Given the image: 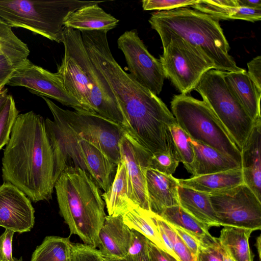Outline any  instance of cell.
Here are the masks:
<instances>
[{
  "mask_svg": "<svg viewBox=\"0 0 261 261\" xmlns=\"http://www.w3.org/2000/svg\"><path fill=\"white\" fill-rule=\"evenodd\" d=\"M53 150L44 120L33 111L18 114L2 159V177L37 202L51 198L56 181Z\"/></svg>",
  "mask_w": 261,
  "mask_h": 261,
  "instance_id": "1",
  "label": "cell"
},
{
  "mask_svg": "<svg viewBox=\"0 0 261 261\" xmlns=\"http://www.w3.org/2000/svg\"><path fill=\"white\" fill-rule=\"evenodd\" d=\"M106 31L81 32L87 55L102 73L116 96L124 114V131L134 138L144 140L158 134L171 116L165 103L127 73L114 59Z\"/></svg>",
  "mask_w": 261,
  "mask_h": 261,
  "instance_id": "2",
  "label": "cell"
},
{
  "mask_svg": "<svg viewBox=\"0 0 261 261\" xmlns=\"http://www.w3.org/2000/svg\"><path fill=\"white\" fill-rule=\"evenodd\" d=\"M219 20L188 7L155 12L148 21L159 35L162 43L178 36L199 47L214 62L215 69L243 72L229 54V45Z\"/></svg>",
  "mask_w": 261,
  "mask_h": 261,
  "instance_id": "3",
  "label": "cell"
},
{
  "mask_svg": "<svg viewBox=\"0 0 261 261\" xmlns=\"http://www.w3.org/2000/svg\"><path fill=\"white\" fill-rule=\"evenodd\" d=\"M54 188L60 214L70 235H77L85 244L97 248L107 216L98 187L85 171L71 167L61 173Z\"/></svg>",
  "mask_w": 261,
  "mask_h": 261,
  "instance_id": "4",
  "label": "cell"
},
{
  "mask_svg": "<svg viewBox=\"0 0 261 261\" xmlns=\"http://www.w3.org/2000/svg\"><path fill=\"white\" fill-rule=\"evenodd\" d=\"M42 98L54 118L44 120L47 132L90 142L117 165L120 160V143L124 133L120 125L94 113L63 109L48 98Z\"/></svg>",
  "mask_w": 261,
  "mask_h": 261,
  "instance_id": "5",
  "label": "cell"
},
{
  "mask_svg": "<svg viewBox=\"0 0 261 261\" xmlns=\"http://www.w3.org/2000/svg\"><path fill=\"white\" fill-rule=\"evenodd\" d=\"M103 1L0 0V18L11 28H22L51 41L62 42L64 22L77 9Z\"/></svg>",
  "mask_w": 261,
  "mask_h": 261,
  "instance_id": "6",
  "label": "cell"
},
{
  "mask_svg": "<svg viewBox=\"0 0 261 261\" xmlns=\"http://www.w3.org/2000/svg\"><path fill=\"white\" fill-rule=\"evenodd\" d=\"M171 108L177 124L192 140L215 148L241 165V151L205 101L180 94L173 97Z\"/></svg>",
  "mask_w": 261,
  "mask_h": 261,
  "instance_id": "7",
  "label": "cell"
},
{
  "mask_svg": "<svg viewBox=\"0 0 261 261\" xmlns=\"http://www.w3.org/2000/svg\"><path fill=\"white\" fill-rule=\"evenodd\" d=\"M46 132L55 159V180L68 167L85 171L99 188L106 192L112 182L117 165L98 147L85 140H74Z\"/></svg>",
  "mask_w": 261,
  "mask_h": 261,
  "instance_id": "8",
  "label": "cell"
},
{
  "mask_svg": "<svg viewBox=\"0 0 261 261\" xmlns=\"http://www.w3.org/2000/svg\"><path fill=\"white\" fill-rule=\"evenodd\" d=\"M195 90L208 105L241 151L254 121L228 88L223 71L208 70Z\"/></svg>",
  "mask_w": 261,
  "mask_h": 261,
  "instance_id": "9",
  "label": "cell"
},
{
  "mask_svg": "<svg viewBox=\"0 0 261 261\" xmlns=\"http://www.w3.org/2000/svg\"><path fill=\"white\" fill-rule=\"evenodd\" d=\"M161 62L166 78L169 79L182 94L195 90L203 75L214 69V62L198 46L178 36L162 43Z\"/></svg>",
  "mask_w": 261,
  "mask_h": 261,
  "instance_id": "10",
  "label": "cell"
},
{
  "mask_svg": "<svg viewBox=\"0 0 261 261\" xmlns=\"http://www.w3.org/2000/svg\"><path fill=\"white\" fill-rule=\"evenodd\" d=\"M64 55L58 68L67 92L76 99L83 111L92 113L90 102L91 83L88 74L90 59L80 31L65 28L62 42Z\"/></svg>",
  "mask_w": 261,
  "mask_h": 261,
  "instance_id": "11",
  "label": "cell"
},
{
  "mask_svg": "<svg viewBox=\"0 0 261 261\" xmlns=\"http://www.w3.org/2000/svg\"><path fill=\"white\" fill-rule=\"evenodd\" d=\"M208 194L220 226L261 229V200L245 184Z\"/></svg>",
  "mask_w": 261,
  "mask_h": 261,
  "instance_id": "12",
  "label": "cell"
},
{
  "mask_svg": "<svg viewBox=\"0 0 261 261\" xmlns=\"http://www.w3.org/2000/svg\"><path fill=\"white\" fill-rule=\"evenodd\" d=\"M117 45L132 78L156 95L160 94L166 78L162 64L150 54L137 32L125 31L118 38Z\"/></svg>",
  "mask_w": 261,
  "mask_h": 261,
  "instance_id": "13",
  "label": "cell"
},
{
  "mask_svg": "<svg viewBox=\"0 0 261 261\" xmlns=\"http://www.w3.org/2000/svg\"><path fill=\"white\" fill-rule=\"evenodd\" d=\"M6 85L24 87L33 94L54 99L75 111H83L80 103L65 90L57 72L35 65L29 59L14 70Z\"/></svg>",
  "mask_w": 261,
  "mask_h": 261,
  "instance_id": "14",
  "label": "cell"
},
{
  "mask_svg": "<svg viewBox=\"0 0 261 261\" xmlns=\"http://www.w3.org/2000/svg\"><path fill=\"white\" fill-rule=\"evenodd\" d=\"M30 199L9 182L0 186V226L14 232L30 231L35 223Z\"/></svg>",
  "mask_w": 261,
  "mask_h": 261,
  "instance_id": "15",
  "label": "cell"
},
{
  "mask_svg": "<svg viewBox=\"0 0 261 261\" xmlns=\"http://www.w3.org/2000/svg\"><path fill=\"white\" fill-rule=\"evenodd\" d=\"M120 159L125 163L137 204L149 210L146 189V173L151 153L124 132L120 143Z\"/></svg>",
  "mask_w": 261,
  "mask_h": 261,
  "instance_id": "16",
  "label": "cell"
},
{
  "mask_svg": "<svg viewBox=\"0 0 261 261\" xmlns=\"http://www.w3.org/2000/svg\"><path fill=\"white\" fill-rule=\"evenodd\" d=\"M261 117L254 120L241 150L244 184L261 200Z\"/></svg>",
  "mask_w": 261,
  "mask_h": 261,
  "instance_id": "17",
  "label": "cell"
},
{
  "mask_svg": "<svg viewBox=\"0 0 261 261\" xmlns=\"http://www.w3.org/2000/svg\"><path fill=\"white\" fill-rule=\"evenodd\" d=\"M132 242V229L124 222L122 215L106 216L99 233L97 248L104 257L123 259Z\"/></svg>",
  "mask_w": 261,
  "mask_h": 261,
  "instance_id": "18",
  "label": "cell"
},
{
  "mask_svg": "<svg viewBox=\"0 0 261 261\" xmlns=\"http://www.w3.org/2000/svg\"><path fill=\"white\" fill-rule=\"evenodd\" d=\"M146 189L149 210L160 216L167 207L179 205L178 179L148 168Z\"/></svg>",
  "mask_w": 261,
  "mask_h": 261,
  "instance_id": "19",
  "label": "cell"
},
{
  "mask_svg": "<svg viewBox=\"0 0 261 261\" xmlns=\"http://www.w3.org/2000/svg\"><path fill=\"white\" fill-rule=\"evenodd\" d=\"M109 216L123 215L138 206L124 161L120 159L114 178L109 189L102 195Z\"/></svg>",
  "mask_w": 261,
  "mask_h": 261,
  "instance_id": "20",
  "label": "cell"
},
{
  "mask_svg": "<svg viewBox=\"0 0 261 261\" xmlns=\"http://www.w3.org/2000/svg\"><path fill=\"white\" fill-rule=\"evenodd\" d=\"M119 20L94 4L82 7L70 13L66 18L65 28L84 31L108 32L114 29Z\"/></svg>",
  "mask_w": 261,
  "mask_h": 261,
  "instance_id": "21",
  "label": "cell"
},
{
  "mask_svg": "<svg viewBox=\"0 0 261 261\" xmlns=\"http://www.w3.org/2000/svg\"><path fill=\"white\" fill-rule=\"evenodd\" d=\"M194 154L192 177L240 168L232 158L200 142L190 139Z\"/></svg>",
  "mask_w": 261,
  "mask_h": 261,
  "instance_id": "22",
  "label": "cell"
},
{
  "mask_svg": "<svg viewBox=\"0 0 261 261\" xmlns=\"http://www.w3.org/2000/svg\"><path fill=\"white\" fill-rule=\"evenodd\" d=\"M223 75L228 88L251 119L254 121L257 118L260 117L261 91L258 90L251 80L247 71H223Z\"/></svg>",
  "mask_w": 261,
  "mask_h": 261,
  "instance_id": "23",
  "label": "cell"
},
{
  "mask_svg": "<svg viewBox=\"0 0 261 261\" xmlns=\"http://www.w3.org/2000/svg\"><path fill=\"white\" fill-rule=\"evenodd\" d=\"M179 205L197 220L211 227L220 226L208 193L179 186Z\"/></svg>",
  "mask_w": 261,
  "mask_h": 261,
  "instance_id": "24",
  "label": "cell"
},
{
  "mask_svg": "<svg viewBox=\"0 0 261 261\" xmlns=\"http://www.w3.org/2000/svg\"><path fill=\"white\" fill-rule=\"evenodd\" d=\"M178 180L181 186L208 194L244 184L241 168Z\"/></svg>",
  "mask_w": 261,
  "mask_h": 261,
  "instance_id": "25",
  "label": "cell"
},
{
  "mask_svg": "<svg viewBox=\"0 0 261 261\" xmlns=\"http://www.w3.org/2000/svg\"><path fill=\"white\" fill-rule=\"evenodd\" d=\"M253 231L243 227L223 226L218 239L234 261H254L249 245Z\"/></svg>",
  "mask_w": 261,
  "mask_h": 261,
  "instance_id": "26",
  "label": "cell"
},
{
  "mask_svg": "<svg viewBox=\"0 0 261 261\" xmlns=\"http://www.w3.org/2000/svg\"><path fill=\"white\" fill-rule=\"evenodd\" d=\"M122 217L124 223L130 229L141 233L158 248L166 252L153 213L138 206L125 213Z\"/></svg>",
  "mask_w": 261,
  "mask_h": 261,
  "instance_id": "27",
  "label": "cell"
},
{
  "mask_svg": "<svg viewBox=\"0 0 261 261\" xmlns=\"http://www.w3.org/2000/svg\"><path fill=\"white\" fill-rule=\"evenodd\" d=\"M160 216L168 223L179 226L197 238L202 243L213 239L209 232V227L200 222L180 205L167 207Z\"/></svg>",
  "mask_w": 261,
  "mask_h": 261,
  "instance_id": "28",
  "label": "cell"
},
{
  "mask_svg": "<svg viewBox=\"0 0 261 261\" xmlns=\"http://www.w3.org/2000/svg\"><path fill=\"white\" fill-rule=\"evenodd\" d=\"M29 54L27 45L0 18V55L5 57L13 66L17 68L26 62Z\"/></svg>",
  "mask_w": 261,
  "mask_h": 261,
  "instance_id": "29",
  "label": "cell"
},
{
  "mask_svg": "<svg viewBox=\"0 0 261 261\" xmlns=\"http://www.w3.org/2000/svg\"><path fill=\"white\" fill-rule=\"evenodd\" d=\"M31 261H71L69 237H46L33 253Z\"/></svg>",
  "mask_w": 261,
  "mask_h": 261,
  "instance_id": "30",
  "label": "cell"
},
{
  "mask_svg": "<svg viewBox=\"0 0 261 261\" xmlns=\"http://www.w3.org/2000/svg\"><path fill=\"white\" fill-rule=\"evenodd\" d=\"M169 129L176 154L179 161L184 164L187 170L192 174L194 161V154L190 137L177 124L170 125Z\"/></svg>",
  "mask_w": 261,
  "mask_h": 261,
  "instance_id": "31",
  "label": "cell"
},
{
  "mask_svg": "<svg viewBox=\"0 0 261 261\" xmlns=\"http://www.w3.org/2000/svg\"><path fill=\"white\" fill-rule=\"evenodd\" d=\"M192 7L219 20L231 19L232 15L239 6L237 0H198Z\"/></svg>",
  "mask_w": 261,
  "mask_h": 261,
  "instance_id": "32",
  "label": "cell"
},
{
  "mask_svg": "<svg viewBox=\"0 0 261 261\" xmlns=\"http://www.w3.org/2000/svg\"><path fill=\"white\" fill-rule=\"evenodd\" d=\"M18 113L14 100L9 94L0 112V149L8 142L13 124Z\"/></svg>",
  "mask_w": 261,
  "mask_h": 261,
  "instance_id": "33",
  "label": "cell"
},
{
  "mask_svg": "<svg viewBox=\"0 0 261 261\" xmlns=\"http://www.w3.org/2000/svg\"><path fill=\"white\" fill-rule=\"evenodd\" d=\"M156 225L163 229L169 238L173 251L179 261H197L196 257L185 244L168 223L160 216L153 213Z\"/></svg>",
  "mask_w": 261,
  "mask_h": 261,
  "instance_id": "34",
  "label": "cell"
},
{
  "mask_svg": "<svg viewBox=\"0 0 261 261\" xmlns=\"http://www.w3.org/2000/svg\"><path fill=\"white\" fill-rule=\"evenodd\" d=\"M179 161L174 150L152 154L149 161V168L162 173L172 175Z\"/></svg>",
  "mask_w": 261,
  "mask_h": 261,
  "instance_id": "35",
  "label": "cell"
},
{
  "mask_svg": "<svg viewBox=\"0 0 261 261\" xmlns=\"http://www.w3.org/2000/svg\"><path fill=\"white\" fill-rule=\"evenodd\" d=\"M198 0H144L141 2L144 10L169 11L192 6Z\"/></svg>",
  "mask_w": 261,
  "mask_h": 261,
  "instance_id": "36",
  "label": "cell"
},
{
  "mask_svg": "<svg viewBox=\"0 0 261 261\" xmlns=\"http://www.w3.org/2000/svg\"><path fill=\"white\" fill-rule=\"evenodd\" d=\"M71 261H104L100 251L91 246L71 243Z\"/></svg>",
  "mask_w": 261,
  "mask_h": 261,
  "instance_id": "37",
  "label": "cell"
},
{
  "mask_svg": "<svg viewBox=\"0 0 261 261\" xmlns=\"http://www.w3.org/2000/svg\"><path fill=\"white\" fill-rule=\"evenodd\" d=\"M149 240L138 231L132 229V242L126 257L149 259L148 246Z\"/></svg>",
  "mask_w": 261,
  "mask_h": 261,
  "instance_id": "38",
  "label": "cell"
},
{
  "mask_svg": "<svg viewBox=\"0 0 261 261\" xmlns=\"http://www.w3.org/2000/svg\"><path fill=\"white\" fill-rule=\"evenodd\" d=\"M197 261H223L221 247L218 238L202 243L196 255Z\"/></svg>",
  "mask_w": 261,
  "mask_h": 261,
  "instance_id": "39",
  "label": "cell"
},
{
  "mask_svg": "<svg viewBox=\"0 0 261 261\" xmlns=\"http://www.w3.org/2000/svg\"><path fill=\"white\" fill-rule=\"evenodd\" d=\"M14 232L6 229L0 236V261H15L12 256V240Z\"/></svg>",
  "mask_w": 261,
  "mask_h": 261,
  "instance_id": "40",
  "label": "cell"
},
{
  "mask_svg": "<svg viewBox=\"0 0 261 261\" xmlns=\"http://www.w3.org/2000/svg\"><path fill=\"white\" fill-rule=\"evenodd\" d=\"M168 224L180 237L185 244L187 246L193 254L196 257V255L199 251L202 243L183 228L169 223H168Z\"/></svg>",
  "mask_w": 261,
  "mask_h": 261,
  "instance_id": "41",
  "label": "cell"
},
{
  "mask_svg": "<svg viewBox=\"0 0 261 261\" xmlns=\"http://www.w3.org/2000/svg\"><path fill=\"white\" fill-rule=\"evenodd\" d=\"M231 19H241L251 22L261 19V9L238 7L232 15Z\"/></svg>",
  "mask_w": 261,
  "mask_h": 261,
  "instance_id": "42",
  "label": "cell"
},
{
  "mask_svg": "<svg viewBox=\"0 0 261 261\" xmlns=\"http://www.w3.org/2000/svg\"><path fill=\"white\" fill-rule=\"evenodd\" d=\"M247 73L259 91H261V56H258L247 63Z\"/></svg>",
  "mask_w": 261,
  "mask_h": 261,
  "instance_id": "43",
  "label": "cell"
},
{
  "mask_svg": "<svg viewBox=\"0 0 261 261\" xmlns=\"http://www.w3.org/2000/svg\"><path fill=\"white\" fill-rule=\"evenodd\" d=\"M148 249L149 261H177L174 257L158 248L150 241Z\"/></svg>",
  "mask_w": 261,
  "mask_h": 261,
  "instance_id": "44",
  "label": "cell"
},
{
  "mask_svg": "<svg viewBox=\"0 0 261 261\" xmlns=\"http://www.w3.org/2000/svg\"><path fill=\"white\" fill-rule=\"evenodd\" d=\"M13 66L4 56L0 55V86L5 87L14 69Z\"/></svg>",
  "mask_w": 261,
  "mask_h": 261,
  "instance_id": "45",
  "label": "cell"
},
{
  "mask_svg": "<svg viewBox=\"0 0 261 261\" xmlns=\"http://www.w3.org/2000/svg\"><path fill=\"white\" fill-rule=\"evenodd\" d=\"M239 7L261 9L260 0H237Z\"/></svg>",
  "mask_w": 261,
  "mask_h": 261,
  "instance_id": "46",
  "label": "cell"
},
{
  "mask_svg": "<svg viewBox=\"0 0 261 261\" xmlns=\"http://www.w3.org/2000/svg\"><path fill=\"white\" fill-rule=\"evenodd\" d=\"M9 95L7 88H4L0 91V112L5 104Z\"/></svg>",
  "mask_w": 261,
  "mask_h": 261,
  "instance_id": "47",
  "label": "cell"
},
{
  "mask_svg": "<svg viewBox=\"0 0 261 261\" xmlns=\"http://www.w3.org/2000/svg\"><path fill=\"white\" fill-rule=\"evenodd\" d=\"M104 261H149V259L144 260L139 258H130L128 257H125L123 259L104 257Z\"/></svg>",
  "mask_w": 261,
  "mask_h": 261,
  "instance_id": "48",
  "label": "cell"
},
{
  "mask_svg": "<svg viewBox=\"0 0 261 261\" xmlns=\"http://www.w3.org/2000/svg\"><path fill=\"white\" fill-rule=\"evenodd\" d=\"M223 261H234L227 251L221 245Z\"/></svg>",
  "mask_w": 261,
  "mask_h": 261,
  "instance_id": "49",
  "label": "cell"
},
{
  "mask_svg": "<svg viewBox=\"0 0 261 261\" xmlns=\"http://www.w3.org/2000/svg\"><path fill=\"white\" fill-rule=\"evenodd\" d=\"M260 236H258V238L256 239L255 246L256 247L257 251L258 254V257L259 258V260L260 259L261 257V247H260Z\"/></svg>",
  "mask_w": 261,
  "mask_h": 261,
  "instance_id": "50",
  "label": "cell"
},
{
  "mask_svg": "<svg viewBox=\"0 0 261 261\" xmlns=\"http://www.w3.org/2000/svg\"><path fill=\"white\" fill-rule=\"evenodd\" d=\"M14 259H15V261H22V258H20L19 259H16V258H14Z\"/></svg>",
  "mask_w": 261,
  "mask_h": 261,
  "instance_id": "51",
  "label": "cell"
},
{
  "mask_svg": "<svg viewBox=\"0 0 261 261\" xmlns=\"http://www.w3.org/2000/svg\"><path fill=\"white\" fill-rule=\"evenodd\" d=\"M5 88V87L0 86V91L2 90V89Z\"/></svg>",
  "mask_w": 261,
  "mask_h": 261,
  "instance_id": "52",
  "label": "cell"
}]
</instances>
